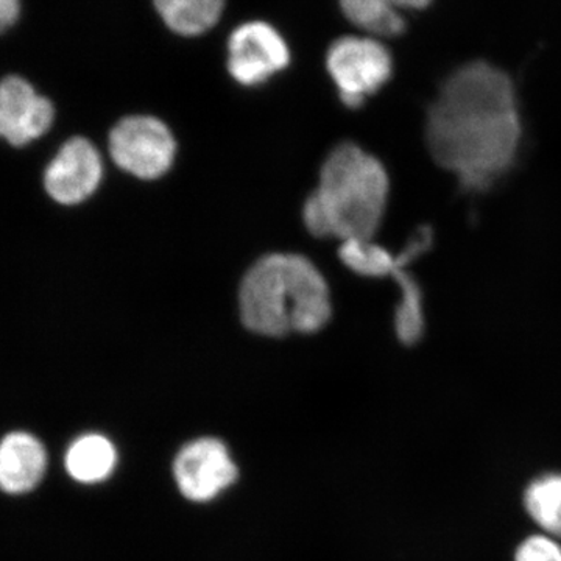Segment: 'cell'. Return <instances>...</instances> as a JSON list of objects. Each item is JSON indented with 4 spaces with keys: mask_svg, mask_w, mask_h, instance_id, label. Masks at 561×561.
I'll use <instances>...</instances> for the list:
<instances>
[{
    "mask_svg": "<svg viewBox=\"0 0 561 561\" xmlns=\"http://www.w3.org/2000/svg\"><path fill=\"white\" fill-rule=\"evenodd\" d=\"M173 476L184 497L205 502L236 482L238 468L225 443L206 437L181 449L173 463Z\"/></svg>",
    "mask_w": 561,
    "mask_h": 561,
    "instance_id": "obj_7",
    "label": "cell"
},
{
    "mask_svg": "<svg viewBox=\"0 0 561 561\" xmlns=\"http://www.w3.org/2000/svg\"><path fill=\"white\" fill-rule=\"evenodd\" d=\"M103 179L101 153L91 140L69 139L47 165L44 187L55 202L72 206L88 201Z\"/></svg>",
    "mask_w": 561,
    "mask_h": 561,
    "instance_id": "obj_8",
    "label": "cell"
},
{
    "mask_svg": "<svg viewBox=\"0 0 561 561\" xmlns=\"http://www.w3.org/2000/svg\"><path fill=\"white\" fill-rule=\"evenodd\" d=\"M346 20L373 36L393 38L405 31L400 11L389 9L379 0H339Z\"/></svg>",
    "mask_w": 561,
    "mask_h": 561,
    "instance_id": "obj_16",
    "label": "cell"
},
{
    "mask_svg": "<svg viewBox=\"0 0 561 561\" xmlns=\"http://www.w3.org/2000/svg\"><path fill=\"white\" fill-rule=\"evenodd\" d=\"M400 289V302L394 311V331L404 345H415L423 337L424 302L419 280L413 278L408 267H402L393 275Z\"/></svg>",
    "mask_w": 561,
    "mask_h": 561,
    "instance_id": "obj_14",
    "label": "cell"
},
{
    "mask_svg": "<svg viewBox=\"0 0 561 561\" xmlns=\"http://www.w3.org/2000/svg\"><path fill=\"white\" fill-rule=\"evenodd\" d=\"M515 561H561V546L551 537L534 535L519 546Z\"/></svg>",
    "mask_w": 561,
    "mask_h": 561,
    "instance_id": "obj_17",
    "label": "cell"
},
{
    "mask_svg": "<svg viewBox=\"0 0 561 561\" xmlns=\"http://www.w3.org/2000/svg\"><path fill=\"white\" fill-rule=\"evenodd\" d=\"M424 133L434 161L463 190H489L522 149L523 121L511 77L485 61L461 66L432 102Z\"/></svg>",
    "mask_w": 561,
    "mask_h": 561,
    "instance_id": "obj_1",
    "label": "cell"
},
{
    "mask_svg": "<svg viewBox=\"0 0 561 561\" xmlns=\"http://www.w3.org/2000/svg\"><path fill=\"white\" fill-rule=\"evenodd\" d=\"M228 72L247 88L260 87L290 62L286 39L273 25L250 21L232 31L227 44Z\"/></svg>",
    "mask_w": 561,
    "mask_h": 561,
    "instance_id": "obj_6",
    "label": "cell"
},
{
    "mask_svg": "<svg viewBox=\"0 0 561 561\" xmlns=\"http://www.w3.org/2000/svg\"><path fill=\"white\" fill-rule=\"evenodd\" d=\"M162 22L180 36H201L216 27L227 0H153Z\"/></svg>",
    "mask_w": 561,
    "mask_h": 561,
    "instance_id": "obj_13",
    "label": "cell"
},
{
    "mask_svg": "<svg viewBox=\"0 0 561 561\" xmlns=\"http://www.w3.org/2000/svg\"><path fill=\"white\" fill-rule=\"evenodd\" d=\"M47 470V451L28 432L7 434L0 440V491L13 496L31 493Z\"/></svg>",
    "mask_w": 561,
    "mask_h": 561,
    "instance_id": "obj_11",
    "label": "cell"
},
{
    "mask_svg": "<svg viewBox=\"0 0 561 561\" xmlns=\"http://www.w3.org/2000/svg\"><path fill=\"white\" fill-rule=\"evenodd\" d=\"M117 463V453L108 438L99 434L81 435L66 453L65 465L70 478L80 483L105 481Z\"/></svg>",
    "mask_w": 561,
    "mask_h": 561,
    "instance_id": "obj_12",
    "label": "cell"
},
{
    "mask_svg": "<svg viewBox=\"0 0 561 561\" xmlns=\"http://www.w3.org/2000/svg\"><path fill=\"white\" fill-rule=\"evenodd\" d=\"M431 245V228L421 227L398 254L378 245L373 239H350L342 242L339 256L351 272L365 278H393L394 273L402 267H409Z\"/></svg>",
    "mask_w": 561,
    "mask_h": 561,
    "instance_id": "obj_10",
    "label": "cell"
},
{
    "mask_svg": "<svg viewBox=\"0 0 561 561\" xmlns=\"http://www.w3.org/2000/svg\"><path fill=\"white\" fill-rule=\"evenodd\" d=\"M327 69L346 108L356 110L393 73L389 49L371 36H342L331 44Z\"/></svg>",
    "mask_w": 561,
    "mask_h": 561,
    "instance_id": "obj_4",
    "label": "cell"
},
{
    "mask_svg": "<svg viewBox=\"0 0 561 561\" xmlns=\"http://www.w3.org/2000/svg\"><path fill=\"white\" fill-rule=\"evenodd\" d=\"M389 187L381 161L343 142L321 165L319 186L302 206V221L316 238L373 239L386 214Z\"/></svg>",
    "mask_w": 561,
    "mask_h": 561,
    "instance_id": "obj_3",
    "label": "cell"
},
{
    "mask_svg": "<svg viewBox=\"0 0 561 561\" xmlns=\"http://www.w3.org/2000/svg\"><path fill=\"white\" fill-rule=\"evenodd\" d=\"M20 11L21 0H0V33L16 22Z\"/></svg>",
    "mask_w": 561,
    "mask_h": 561,
    "instance_id": "obj_18",
    "label": "cell"
},
{
    "mask_svg": "<svg viewBox=\"0 0 561 561\" xmlns=\"http://www.w3.org/2000/svg\"><path fill=\"white\" fill-rule=\"evenodd\" d=\"M108 150L117 168L139 180H157L171 171L176 142L164 122L138 114L117 122Z\"/></svg>",
    "mask_w": 561,
    "mask_h": 561,
    "instance_id": "obj_5",
    "label": "cell"
},
{
    "mask_svg": "<svg viewBox=\"0 0 561 561\" xmlns=\"http://www.w3.org/2000/svg\"><path fill=\"white\" fill-rule=\"evenodd\" d=\"M239 311L242 323L265 337L313 334L331 319L330 287L308 257L267 254L243 276Z\"/></svg>",
    "mask_w": 561,
    "mask_h": 561,
    "instance_id": "obj_2",
    "label": "cell"
},
{
    "mask_svg": "<svg viewBox=\"0 0 561 561\" xmlns=\"http://www.w3.org/2000/svg\"><path fill=\"white\" fill-rule=\"evenodd\" d=\"M383 5L389 7V9L394 11L402 10H423L426 9L427 5L432 2V0H379Z\"/></svg>",
    "mask_w": 561,
    "mask_h": 561,
    "instance_id": "obj_19",
    "label": "cell"
},
{
    "mask_svg": "<svg viewBox=\"0 0 561 561\" xmlns=\"http://www.w3.org/2000/svg\"><path fill=\"white\" fill-rule=\"evenodd\" d=\"M524 504L542 530L561 538V474L541 476L531 482Z\"/></svg>",
    "mask_w": 561,
    "mask_h": 561,
    "instance_id": "obj_15",
    "label": "cell"
},
{
    "mask_svg": "<svg viewBox=\"0 0 561 561\" xmlns=\"http://www.w3.org/2000/svg\"><path fill=\"white\" fill-rule=\"evenodd\" d=\"M55 111L49 99L33 90L21 77L0 81V138L11 146H25L51 127Z\"/></svg>",
    "mask_w": 561,
    "mask_h": 561,
    "instance_id": "obj_9",
    "label": "cell"
}]
</instances>
